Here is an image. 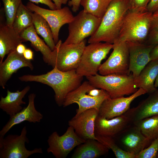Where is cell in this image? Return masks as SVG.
<instances>
[{
  "label": "cell",
  "mask_w": 158,
  "mask_h": 158,
  "mask_svg": "<svg viewBox=\"0 0 158 158\" xmlns=\"http://www.w3.org/2000/svg\"><path fill=\"white\" fill-rule=\"evenodd\" d=\"M83 77L76 69L62 71L56 66L47 73L40 75H25L18 77L22 82H36L47 85L53 90L54 99L59 106H62L64 99L70 92L81 84Z\"/></svg>",
  "instance_id": "6da1fadb"
},
{
  "label": "cell",
  "mask_w": 158,
  "mask_h": 158,
  "mask_svg": "<svg viewBox=\"0 0 158 158\" xmlns=\"http://www.w3.org/2000/svg\"><path fill=\"white\" fill-rule=\"evenodd\" d=\"M129 10L128 0H112L95 33L88 43L104 42L113 44L117 39L123 21Z\"/></svg>",
  "instance_id": "7a4b0ae2"
},
{
  "label": "cell",
  "mask_w": 158,
  "mask_h": 158,
  "mask_svg": "<svg viewBox=\"0 0 158 158\" xmlns=\"http://www.w3.org/2000/svg\"><path fill=\"white\" fill-rule=\"evenodd\" d=\"M152 14L147 11L138 12L129 10L116 41L145 43L150 30Z\"/></svg>",
  "instance_id": "3957f363"
},
{
  "label": "cell",
  "mask_w": 158,
  "mask_h": 158,
  "mask_svg": "<svg viewBox=\"0 0 158 158\" xmlns=\"http://www.w3.org/2000/svg\"><path fill=\"white\" fill-rule=\"evenodd\" d=\"M110 98L104 90L96 88L88 81H85L77 88L69 93L65 97L63 105L66 107L76 103L78 108L75 116L91 108L99 111L104 101Z\"/></svg>",
  "instance_id": "277c9868"
},
{
  "label": "cell",
  "mask_w": 158,
  "mask_h": 158,
  "mask_svg": "<svg viewBox=\"0 0 158 158\" xmlns=\"http://www.w3.org/2000/svg\"><path fill=\"white\" fill-rule=\"evenodd\" d=\"M86 78L95 87L106 91L111 98L130 95L138 89L135 84L134 78L131 73L105 75L97 73Z\"/></svg>",
  "instance_id": "5b68a950"
},
{
  "label": "cell",
  "mask_w": 158,
  "mask_h": 158,
  "mask_svg": "<svg viewBox=\"0 0 158 158\" xmlns=\"http://www.w3.org/2000/svg\"><path fill=\"white\" fill-rule=\"evenodd\" d=\"M113 47V44L102 42L86 46L76 69L77 73L86 77L97 74L102 61L106 58Z\"/></svg>",
  "instance_id": "8992f818"
},
{
  "label": "cell",
  "mask_w": 158,
  "mask_h": 158,
  "mask_svg": "<svg viewBox=\"0 0 158 158\" xmlns=\"http://www.w3.org/2000/svg\"><path fill=\"white\" fill-rule=\"evenodd\" d=\"M101 19L83 10L80 11L68 24V35L63 43L77 44L91 36L98 29Z\"/></svg>",
  "instance_id": "52a82bcc"
},
{
  "label": "cell",
  "mask_w": 158,
  "mask_h": 158,
  "mask_svg": "<svg viewBox=\"0 0 158 158\" xmlns=\"http://www.w3.org/2000/svg\"><path fill=\"white\" fill-rule=\"evenodd\" d=\"M27 134V130L25 126L20 135L9 134L5 138L0 137V158H27L35 153H42L41 148L32 150L26 149L25 143L29 142Z\"/></svg>",
  "instance_id": "ba28073f"
},
{
  "label": "cell",
  "mask_w": 158,
  "mask_h": 158,
  "mask_svg": "<svg viewBox=\"0 0 158 158\" xmlns=\"http://www.w3.org/2000/svg\"><path fill=\"white\" fill-rule=\"evenodd\" d=\"M113 51L107 60L100 66V75L129 74V54L126 42L116 41L113 44Z\"/></svg>",
  "instance_id": "9c48e42d"
},
{
  "label": "cell",
  "mask_w": 158,
  "mask_h": 158,
  "mask_svg": "<svg viewBox=\"0 0 158 158\" xmlns=\"http://www.w3.org/2000/svg\"><path fill=\"white\" fill-rule=\"evenodd\" d=\"M86 42L85 39L77 44H65L61 40H59L56 45L55 66L62 71L76 70Z\"/></svg>",
  "instance_id": "30bf717a"
},
{
  "label": "cell",
  "mask_w": 158,
  "mask_h": 158,
  "mask_svg": "<svg viewBox=\"0 0 158 158\" xmlns=\"http://www.w3.org/2000/svg\"><path fill=\"white\" fill-rule=\"evenodd\" d=\"M85 140L78 136L73 128L69 126L62 135L60 136L54 131L49 136L47 151L48 153H52L56 158H65L75 147Z\"/></svg>",
  "instance_id": "8fae6325"
},
{
  "label": "cell",
  "mask_w": 158,
  "mask_h": 158,
  "mask_svg": "<svg viewBox=\"0 0 158 158\" xmlns=\"http://www.w3.org/2000/svg\"><path fill=\"white\" fill-rule=\"evenodd\" d=\"M26 6L31 11L39 14L47 22L51 29L56 44L59 41L61 28L63 25L69 23L74 17L67 6L60 9L49 10L41 7L30 1L27 3Z\"/></svg>",
  "instance_id": "7c38bea8"
},
{
  "label": "cell",
  "mask_w": 158,
  "mask_h": 158,
  "mask_svg": "<svg viewBox=\"0 0 158 158\" xmlns=\"http://www.w3.org/2000/svg\"><path fill=\"white\" fill-rule=\"evenodd\" d=\"M133 123L130 109L124 114L111 119L106 118L98 114L95 121V134L114 138Z\"/></svg>",
  "instance_id": "4fadbf2b"
},
{
  "label": "cell",
  "mask_w": 158,
  "mask_h": 158,
  "mask_svg": "<svg viewBox=\"0 0 158 158\" xmlns=\"http://www.w3.org/2000/svg\"><path fill=\"white\" fill-rule=\"evenodd\" d=\"M146 93L144 90L139 88L136 92L127 97L107 99L102 104L99 115L107 119L120 116L130 109V105L135 99Z\"/></svg>",
  "instance_id": "5bb4252c"
},
{
  "label": "cell",
  "mask_w": 158,
  "mask_h": 158,
  "mask_svg": "<svg viewBox=\"0 0 158 158\" xmlns=\"http://www.w3.org/2000/svg\"><path fill=\"white\" fill-rule=\"evenodd\" d=\"M126 42L129 54V72L135 78L151 61L150 53L155 45L135 42Z\"/></svg>",
  "instance_id": "9a60e30c"
},
{
  "label": "cell",
  "mask_w": 158,
  "mask_h": 158,
  "mask_svg": "<svg viewBox=\"0 0 158 158\" xmlns=\"http://www.w3.org/2000/svg\"><path fill=\"white\" fill-rule=\"evenodd\" d=\"M116 137L118 138L123 150L136 156L151 141L133 123Z\"/></svg>",
  "instance_id": "2e32d148"
},
{
  "label": "cell",
  "mask_w": 158,
  "mask_h": 158,
  "mask_svg": "<svg viewBox=\"0 0 158 158\" xmlns=\"http://www.w3.org/2000/svg\"><path fill=\"white\" fill-rule=\"evenodd\" d=\"M99 111L91 108L74 116L68 122L75 133L81 138L86 140L89 139L97 140L94 133L95 120L99 114Z\"/></svg>",
  "instance_id": "e0dca14e"
},
{
  "label": "cell",
  "mask_w": 158,
  "mask_h": 158,
  "mask_svg": "<svg viewBox=\"0 0 158 158\" xmlns=\"http://www.w3.org/2000/svg\"><path fill=\"white\" fill-rule=\"evenodd\" d=\"M24 67H28L31 70L34 68L31 61L25 59L16 50L9 53L6 59L0 63V86L4 89L13 74Z\"/></svg>",
  "instance_id": "ac0fdd59"
},
{
  "label": "cell",
  "mask_w": 158,
  "mask_h": 158,
  "mask_svg": "<svg viewBox=\"0 0 158 158\" xmlns=\"http://www.w3.org/2000/svg\"><path fill=\"white\" fill-rule=\"evenodd\" d=\"M36 95L30 94L28 96V106L10 118L7 123L0 131V137H4L5 134L14 126L25 121L29 122H40L43 118V115L36 109L35 104Z\"/></svg>",
  "instance_id": "d6986e66"
},
{
  "label": "cell",
  "mask_w": 158,
  "mask_h": 158,
  "mask_svg": "<svg viewBox=\"0 0 158 158\" xmlns=\"http://www.w3.org/2000/svg\"><path fill=\"white\" fill-rule=\"evenodd\" d=\"M23 42L29 41L32 47L42 55L44 61L53 68L55 66L56 51H53L38 35L33 25L24 30L20 34Z\"/></svg>",
  "instance_id": "ffe728a7"
},
{
  "label": "cell",
  "mask_w": 158,
  "mask_h": 158,
  "mask_svg": "<svg viewBox=\"0 0 158 158\" xmlns=\"http://www.w3.org/2000/svg\"><path fill=\"white\" fill-rule=\"evenodd\" d=\"M20 34L13 28L5 24L0 26V63L6 54L16 50L17 46L23 42Z\"/></svg>",
  "instance_id": "44dd1931"
},
{
  "label": "cell",
  "mask_w": 158,
  "mask_h": 158,
  "mask_svg": "<svg viewBox=\"0 0 158 158\" xmlns=\"http://www.w3.org/2000/svg\"><path fill=\"white\" fill-rule=\"evenodd\" d=\"M30 87L27 86L22 90H17L11 92L8 89L7 95L5 97L1 96L0 101V108L9 115L10 118L14 116L23 108L21 106L25 104L23 99L30 90Z\"/></svg>",
  "instance_id": "7402d4cb"
},
{
  "label": "cell",
  "mask_w": 158,
  "mask_h": 158,
  "mask_svg": "<svg viewBox=\"0 0 158 158\" xmlns=\"http://www.w3.org/2000/svg\"><path fill=\"white\" fill-rule=\"evenodd\" d=\"M158 74V59L150 61L134 78L136 87L141 88L146 93L150 94L157 90L154 83Z\"/></svg>",
  "instance_id": "603a6c76"
},
{
  "label": "cell",
  "mask_w": 158,
  "mask_h": 158,
  "mask_svg": "<svg viewBox=\"0 0 158 158\" xmlns=\"http://www.w3.org/2000/svg\"><path fill=\"white\" fill-rule=\"evenodd\" d=\"M150 94L137 107L130 109L133 123L147 118L158 116V90Z\"/></svg>",
  "instance_id": "cb8c5ba5"
},
{
  "label": "cell",
  "mask_w": 158,
  "mask_h": 158,
  "mask_svg": "<svg viewBox=\"0 0 158 158\" xmlns=\"http://www.w3.org/2000/svg\"><path fill=\"white\" fill-rule=\"evenodd\" d=\"M109 150L108 147L97 140L89 139L79 145L71 158H98L107 153Z\"/></svg>",
  "instance_id": "d4e9b609"
},
{
  "label": "cell",
  "mask_w": 158,
  "mask_h": 158,
  "mask_svg": "<svg viewBox=\"0 0 158 158\" xmlns=\"http://www.w3.org/2000/svg\"><path fill=\"white\" fill-rule=\"evenodd\" d=\"M32 23L37 34L42 37L47 45L53 51L56 48L51 28L46 20L39 14L31 11Z\"/></svg>",
  "instance_id": "484cf974"
},
{
  "label": "cell",
  "mask_w": 158,
  "mask_h": 158,
  "mask_svg": "<svg viewBox=\"0 0 158 158\" xmlns=\"http://www.w3.org/2000/svg\"><path fill=\"white\" fill-rule=\"evenodd\" d=\"M30 10L21 3L16 14L12 27L20 34L24 30L33 25L32 16Z\"/></svg>",
  "instance_id": "4316f807"
},
{
  "label": "cell",
  "mask_w": 158,
  "mask_h": 158,
  "mask_svg": "<svg viewBox=\"0 0 158 158\" xmlns=\"http://www.w3.org/2000/svg\"><path fill=\"white\" fill-rule=\"evenodd\" d=\"M133 123L149 140H152L158 137V116L147 118Z\"/></svg>",
  "instance_id": "83f0119b"
},
{
  "label": "cell",
  "mask_w": 158,
  "mask_h": 158,
  "mask_svg": "<svg viewBox=\"0 0 158 158\" xmlns=\"http://www.w3.org/2000/svg\"><path fill=\"white\" fill-rule=\"evenodd\" d=\"M112 0H81L83 10L102 19Z\"/></svg>",
  "instance_id": "f1b7e54d"
},
{
  "label": "cell",
  "mask_w": 158,
  "mask_h": 158,
  "mask_svg": "<svg viewBox=\"0 0 158 158\" xmlns=\"http://www.w3.org/2000/svg\"><path fill=\"white\" fill-rule=\"evenodd\" d=\"M97 140L111 150L116 158H136V156L120 147L113 138L102 135H95Z\"/></svg>",
  "instance_id": "f546056e"
},
{
  "label": "cell",
  "mask_w": 158,
  "mask_h": 158,
  "mask_svg": "<svg viewBox=\"0 0 158 158\" xmlns=\"http://www.w3.org/2000/svg\"><path fill=\"white\" fill-rule=\"evenodd\" d=\"M4 5L6 24L12 27L17 10L22 0H2Z\"/></svg>",
  "instance_id": "4dcf8cb0"
},
{
  "label": "cell",
  "mask_w": 158,
  "mask_h": 158,
  "mask_svg": "<svg viewBox=\"0 0 158 158\" xmlns=\"http://www.w3.org/2000/svg\"><path fill=\"white\" fill-rule=\"evenodd\" d=\"M158 152V137L152 140L150 145L141 151L136 158H156Z\"/></svg>",
  "instance_id": "1f68e13d"
},
{
  "label": "cell",
  "mask_w": 158,
  "mask_h": 158,
  "mask_svg": "<svg viewBox=\"0 0 158 158\" xmlns=\"http://www.w3.org/2000/svg\"><path fill=\"white\" fill-rule=\"evenodd\" d=\"M129 10L142 12L147 11V7L150 0H128Z\"/></svg>",
  "instance_id": "d6a6232c"
},
{
  "label": "cell",
  "mask_w": 158,
  "mask_h": 158,
  "mask_svg": "<svg viewBox=\"0 0 158 158\" xmlns=\"http://www.w3.org/2000/svg\"><path fill=\"white\" fill-rule=\"evenodd\" d=\"M145 43L155 45L158 44V30H150Z\"/></svg>",
  "instance_id": "836d02e7"
},
{
  "label": "cell",
  "mask_w": 158,
  "mask_h": 158,
  "mask_svg": "<svg viewBox=\"0 0 158 158\" xmlns=\"http://www.w3.org/2000/svg\"><path fill=\"white\" fill-rule=\"evenodd\" d=\"M30 2L36 4L41 3L47 6L50 9H56V8L52 0H29Z\"/></svg>",
  "instance_id": "e575fe53"
},
{
  "label": "cell",
  "mask_w": 158,
  "mask_h": 158,
  "mask_svg": "<svg viewBox=\"0 0 158 158\" xmlns=\"http://www.w3.org/2000/svg\"><path fill=\"white\" fill-rule=\"evenodd\" d=\"M147 9V11L153 13L158 11V0H150Z\"/></svg>",
  "instance_id": "d590c367"
},
{
  "label": "cell",
  "mask_w": 158,
  "mask_h": 158,
  "mask_svg": "<svg viewBox=\"0 0 158 158\" xmlns=\"http://www.w3.org/2000/svg\"><path fill=\"white\" fill-rule=\"evenodd\" d=\"M150 30H158V11L152 14Z\"/></svg>",
  "instance_id": "8d00e7d4"
},
{
  "label": "cell",
  "mask_w": 158,
  "mask_h": 158,
  "mask_svg": "<svg viewBox=\"0 0 158 158\" xmlns=\"http://www.w3.org/2000/svg\"><path fill=\"white\" fill-rule=\"evenodd\" d=\"M81 0H70L68 2V5L72 7V11L77 12L79 9Z\"/></svg>",
  "instance_id": "74e56055"
},
{
  "label": "cell",
  "mask_w": 158,
  "mask_h": 158,
  "mask_svg": "<svg viewBox=\"0 0 158 158\" xmlns=\"http://www.w3.org/2000/svg\"><path fill=\"white\" fill-rule=\"evenodd\" d=\"M150 56L151 61L158 59V44L155 45L152 49Z\"/></svg>",
  "instance_id": "f35d334b"
},
{
  "label": "cell",
  "mask_w": 158,
  "mask_h": 158,
  "mask_svg": "<svg viewBox=\"0 0 158 158\" xmlns=\"http://www.w3.org/2000/svg\"><path fill=\"white\" fill-rule=\"evenodd\" d=\"M23 55L27 60L30 61L33 60V52L29 48H26Z\"/></svg>",
  "instance_id": "ab89813d"
},
{
  "label": "cell",
  "mask_w": 158,
  "mask_h": 158,
  "mask_svg": "<svg viewBox=\"0 0 158 158\" xmlns=\"http://www.w3.org/2000/svg\"><path fill=\"white\" fill-rule=\"evenodd\" d=\"M55 4L57 9L61 8L62 5L66 4L69 0H52Z\"/></svg>",
  "instance_id": "60d3db41"
},
{
  "label": "cell",
  "mask_w": 158,
  "mask_h": 158,
  "mask_svg": "<svg viewBox=\"0 0 158 158\" xmlns=\"http://www.w3.org/2000/svg\"><path fill=\"white\" fill-rule=\"evenodd\" d=\"M26 49L25 46L22 43H21L17 46L16 51L19 54L23 55Z\"/></svg>",
  "instance_id": "b9f144b4"
},
{
  "label": "cell",
  "mask_w": 158,
  "mask_h": 158,
  "mask_svg": "<svg viewBox=\"0 0 158 158\" xmlns=\"http://www.w3.org/2000/svg\"><path fill=\"white\" fill-rule=\"evenodd\" d=\"M154 86L156 88L158 87V74L155 81Z\"/></svg>",
  "instance_id": "7bdbcfd3"
},
{
  "label": "cell",
  "mask_w": 158,
  "mask_h": 158,
  "mask_svg": "<svg viewBox=\"0 0 158 158\" xmlns=\"http://www.w3.org/2000/svg\"><path fill=\"white\" fill-rule=\"evenodd\" d=\"M157 158H158V152H157Z\"/></svg>",
  "instance_id": "ee69618b"
},
{
  "label": "cell",
  "mask_w": 158,
  "mask_h": 158,
  "mask_svg": "<svg viewBox=\"0 0 158 158\" xmlns=\"http://www.w3.org/2000/svg\"></svg>",
  "instance_id": "f6af8a7d"
}]
</instances>
